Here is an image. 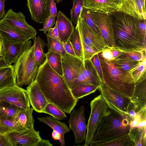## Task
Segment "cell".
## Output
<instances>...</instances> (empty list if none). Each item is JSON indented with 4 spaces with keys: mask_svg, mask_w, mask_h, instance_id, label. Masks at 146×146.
Instances as JSON below:
<instances>
[{
    "mask_svg": "<svg viewBox=\"0 0 146 146\" xmlns=\"http://www.w3.org/2000/svg\"><path fill=\"white\" fill-rule=\"evenodd\" d=\"M130 99L135 106L136 113L146 107V79L136 84Z\"/></svg>",
    "mask_w": 146,
    "mask_h": 146,
    "instance_id": "cell-22",
    "label": "cell"
},
{
    "mask_svg": "<svg viewBox=\"0 0 146 146\" xmlns=\"http://www.w3.org/2000/svg\"><path fill=\"white\" fill-rule=\"evenodd\" d=\"M0 100L4 101L24 109L30 107L26 90L16 85L0 91Z\"/></svg>",
    "mask_w": 146,
    "mask_h": 146,
    "instance_id": "cell-12",
    "label": "cell"
},
{
    "mask_svg": "<svg viewBox=\"0 0 146 146\" xmlns=\"http://www.w3.org/2000/svg\"><path fill=\"white\" fill-rule=\"evenodd\" d=\"M82 84L92 85L85 76L82 72L74 82L72 86V88Z\"/></svg>",
    "mask_w": 146,
    "mask_h": 146,
    "instance_id": "cell-46",
    "label": "cell"
},
{
    "mask_svg": "<svg viewBox=\"0 0 146 146\" xmlns=\"http://www.w3.org/2000/svg\"><path fill=\"white\" fill-rule=\"evenodd\" d=\"M56 23L59 39L62 42H66L73 33L75 27L72 22L61 11L58 12Z\"/></svg>",
    "mask_w": 146,
    "mask_h": 146,
    "instance_id": "cell-21",
    "label": "cell"
},
{
    "mask_svg": "<svg viewBox=\"0 0 146 146\" xmlns=\"http://www.w3.org/2000/svg\"><path fill=\"white\" fill-rule=\"evenodd\" d=\"M62 43L64 47L67 54L74 56H76L70 39L66 42H62Z\"/></svg>",
    "mask_w": 146,
    "mask_h": 146,
    "instance_id": "cell-49",
    "label": "cell"
},
{
    "mask_svg": "<svg viewBox=\"0 0 146 146\" xmlns=\"http://www.w3.org/2000/svg\"><path fill=\"white\" fill-rule=\"evenodd\" d=\"M146 128H140L136 127L131 128L128 134L135 146H146Z\"/></svg>",
    "mask_w": 146,
    "mask_h": 146,
    "instance_id": "cell-30",
    "label": "cell"
},
{
    "mask_svg": "<svg viewBox=\"0 0 146 146\" xmlns=\"http://www.w3.org/2000/svg\"><path fill=\"white\" fill-rule=\"evenodd\" d=\"M99 87L92 85L82 84L74 87L71 89L74 97L77 100L94 93Z\"/></svg>",
    "mask_w": 146,
    "mask_h": 146,
    "instance_id": "cell-29",
    "label": "cell"
},
{
    "mask_svg": "<svg viewBox=\"0 0 146 146\" xmlns=\"http://www.w3.org/2000/svg\"><path fill=\"white\" fill-rule=\"evenodd\" d=\"M101 34L108 48L114 46V42L112 23L109 14L92 11Z\"/></svg>",
    "mask_w": 146,
    "mask_h": 146,
    "instance_id": "cell-14",
    "label": "cell"
},
{
    "mask_svg": "<svg viewBox=\"0 0 146 146\" xmlns=\"http://www.w3.org/2000/svg\"><path fill=\"white\" fill-rule=\"evenodd\" d=\"M122 0H84L83 7L92 12L110 14L117 11Z\"/></svg>",
    "mask_w": 146,
    "mask_h": 146,
    "instance_id": "cell-17",
    "label": "cell"
},
{
    "mask_svg": "<svg viewBox=\"0 0 146 146\" xmlns=\"http://www.w3.org/2000/svg\"><path fill=\"white\" fill-rule=\"evenodd\" d=\"M98 89L109 108L127 115V110L131 102L130 98L109 88L102 82Z\"/></svg>",
    "mask_w": 146,
    "mask_h": 146,
    "instance_id": "cell-8",
    "label": "cell"
},
{
    "mask_svg": "<svg viewBox=\"0 0 146 146\" xmlns=\"http://www.w3.org/2000/svg\"><path fill=\"white\" fill-rule=\"evenodd\" d=\"M23 109L15 105L0 100V118L14 121Z\"/></svg>",
    "mask_w": 146,
    "mask_h": 146,
    "instance_id": "cell-25",
    "label": "cell"
},
{
    "mask_svg": "<svg viewBox=\"0 0 146 146\" xmlns=\"http://www.w3.org/2000/svg\"><path fill=\"white\" fill-rule=\"evenodd\" d=\"M27 129L17 122L13 120L0 118V134H5L14 131H19Z\"/></svg>",
    "mask_w": 146,
    "mask_h": 146,
    "instance_id": "cell-31",
    "label": "cell"
},
{
    "mask_svg": "<svg viewBox=\"0 0 146 146\" xmlns=\"http://www.w3.org/2000/svg\"><path fill=\"white\" fill-rule=\"evenodd\" d=\"M0 146H12L9 140L5 134H0Z\"/></svg>",
    "mask_w": 146,
    "mask_h": 146,
    "instance_id": "cell-52",
    "label": "cell"
},
{
    "mask_svg": "<svg viewBox=\"0 0 146 146\" xmlns=\"http://www.w3.org/2000/svg\"><path fill=\"white\" fill-rule=\"evenodd\" d=\"M0 36L7 40L15 42H25L32 38L2 20L0 21Z\"/></svg>",
    "mask_w": 146,
    "mask_h": 146,
    "instance_id": "cell-20",
    "label": "cell"
},
{
    "mask_svg": "<svg viewBox=\"0 0 146 146\" xmlns=\"http://www.w3.org/2000/svg\"><path fill=\"white\" fill-rule=\"evenodd\" d=\"M111 50L113 57L114 59L117 57L122 52L121 51L117 50Z\"/></svg>",
    "mask_w": 146,
    "mask_h": 146,
    "instance_id": "cell-58",
    "label": "cell"
},
{
    "mask_svg": "<svg viewBox=\"0 0 146 146\" xmlns=\"http://www.w3.org/2000/svg\"><path fill=\"white\" fill-rule=\"evenodd\" d=\"M4 53L3 47L2 42L1 40H0V57L3 56Z\"/></svg>",
    "mask_w": 146,
    "mask_h": 146,
    "instance_id": "cell-59",
    "label": "cell"
},
{
    "mask_svg": "<svg viewBox=\"0 0 146 146\" xmlns=\"http://www.w3.org/2000/svg\"><path fill=\"white\" fill-rule=\"evenodd\" d=\"M146 49L127 53L122 52L117 57L126 58L135 61H141L146 59Z\"/></svg>",
    "mask_w": 146,
    "mask_h": 146,
    "instance_id": "cell-41",
    "label": "cell"
},
{
    "mask_svg": "<svg viewBox=\"0 0 146 146\" xmlns=\"http://www.w3.org/2000/svg\"><path fill=\"white\" fill-rule=\"evenodd\" d=\"M52 138L54 140H59L61 137L60 135L57 133L53 130L52 135Z\"/></svg>",
    "mask_w": 146,
    "mask_h": 146,
    "instance_id": "cell-57",
    "label": "cell"
},
{
    "mask_svg": "<svg viewBox=\"0 0 146 146\" xmlns=\"http://www.w3.org/2000/svg\"><path fill=\"white\" fill-rule=\"evenodd\" d=\"M98 55L102 72V82L111 89L130 99L136 84L131 74L118 68L113 60H106L99 53Z\"/></svg>",
    "mask_w": 146,
    "mask_h": 146,
    "instance_id": "cell-4",
    "label": "cell"
},
{
    "mask_svg": "<svg viewBox=\"0 0 146 146\" xmlns=\"http://www.w3.org/2000/svg\"><path fill=\"white\" fill-rule=\"evenodd\" d=\"M1 20L24 32L32 39L36 37L37 33L36 29L28 23L25 16L22 12H15L11 9L8 10Z\"/></svg>",
    "mask_w": 146,
    "mask_h": 146,
    "instance_id": "cell-13",
    "label": "cell"
},
{
    "mask_svg": "<svg viewBox=\"0 0 146 146\" xmlns=\"http://www.w3.org/2000/svg\"><path fill=\"white\" fill-rule=\"evenodd\" d=\"M55 17H49L44 21L43 23V27L39 30L44 32V33L46 34L48 30L52 28L55 25L56 23Z\"/></svg>",
    "mask_w": 146,
    "mask_h": 146,
    "instance_id": "cell-44",
    "label": "cell"
},
{
    "mask_svg": "<svg viewBox=\"0 0 146 146\" xmlns=\"http://www.w3.org/2000/svg\"><path fill=\"white\" fill-rule=\"evenodd\" d=\"M127 112V115L131 119L135 116L136 113L135 112V107L134 104L131 102L128 107Z\"/></svg>",
    "mask_w": 146,
    "mask_h": 146,
    "instance_id": "cell-53",
    "label": "cell"
},
{
    "mask_svg": "<svg viewBox=\"0 0 146 146\" xmlns=\"http://www.w3.org/2000/svg\"><path fill=\"white\" fill-rule=\"evenodd\" d=\"M31 18L39 23H43L50 15V0H27Z\"/></svg>",
    "mask_w": 146,
    "mask_h": 146,
    "instance_id": "cell-18",
    "label": "cell"
},
{
    "mask_svg": "<svg viewBox=\"0 0 146 146\" xmlns=\"http://www.w3.org/2000/svg\"><path fill=\"white\" fill-rule=\"evenodd\" d=\"M35 79L38 83L48 103L65 113H70L78 100L73 96L63 76L51 67L46 58L39 66Z\"/></svg>",
    "mask_w": 146,
    "mask_h": 146,
    "instance_id": "cell-1",
    "label": "cell"
},
{
    "mask_svg": "<svg viewBox=\"0 0 146 146\" xmlns=\"http://www.w3.org/2000/svg\"><path fill=\"white\" fill-rule=\"evenodd\" d=\"M33 108L30 107L26 109H23L14 121L26 129H34L35 120L33 116Z\"/></svg>",
    "mask_w": 146,
    "mask_h": 146,
    "instance_id": "cell-27",
    "label": "cell"
},
{
    "mask_svg": "<svg viewBox=\"0 0 146 146\" xmlns=\"http://www.w3.org/2000/svg\"><path fill=\"white\" fill-rule=\"evenodd\" d=\"M49 17H57L58 14L54 0H50Z\"/></svg>",
    "mask_w": 146,
    "mask_h": 146,
    "instance_id": "cell-50",
    "label": "cell"
},
{
    "mask_svg": "<svg viewBox=\"0 0 146 146\" xmlns=\"http://www.w3.org/2000/svg\"><path fill=\"white\" fill-rule=\"evenodd\" d=\"M90 106L91 112L87 125L84 146H91L94 136L108 108L101 94L91 102Z\"/></svg>",
    "mask_w": 146,
    "mask_h": 146,
    "instance_id": "cell-6",
    "label": "cell"
},
{
    "mask_svg": "<svg viewBox=\"0 0 146 146\" xmlns=\"http://www.w3.org/2000/svg\"><path fill=\"white\" fill-rule=\"evenodd\" d=\"M98 54L95 55L92 58L91 60L98 73L102 82H103V77L102 72Z\"/></svg>",
    "mask_w": 146,
    "mask_h": 146,
    "instance_id": "cell-45",
    "label": "cell"
},
{
    "mask_svg": "<svg viewBox=\"0 0 146 146\" xmlns=\"http://www.w3.org/2000/svg\"><path fill=\"white\" fill-rule=\"evenodd\" d=\"M6 0H0V21L4 17L5 11L4 10Z\"/></svg>",
    "mask_w": 146,
    "mask_h": 146,
    "instance_id": "cell-54",
    "label": "cell"
},
{
    "mask_svg": "<svg viewBox=\"0 0 146 146\" xmlns=\"http://www.w3.org/2000/svg\"><path fill=\"white\" fill-rule=\"evenodd\" d=\"M12 146H52L49 140L42 139L39 132L34 129L14 131L5 134Z\"/></svg>",
    "mask_w": 146,
    "mask_h": 146,
    "instance_id": "cell-7",
    "label": "cell"
},
{
    "mask_svg": "<svg viewBox=\"0 0 146 146\" xmlns=\"http://www.w3.org/2000/svg\"><path fill=\"white\" fill-rule=\"evenodd\" d=\"M122 4L117 11L137 19H146L145 0H122Z\"/></svg>",
    "mask_w": 146,
    "mask_h": 146,
    "instance_id": "cell-19",
    "label": "cell"
},
{
    "mask_svg": "<svg viewBox=\"0 0 146 146\" xmlns=\"http://www.w3.org/2000/svg\"><path fill=\"white\" fill-rule=\"evenodd\" d=\"M48 31V33L46 34V35L52 38L59 39L56 23L54 27L49 29Z\"/></svg>",
    "mask_w": 146,
    "mask_h": 146,
    "instance_id": "cell-51",
    "label": "cell"
},
{
    "mask_svg": "<svg viewBox=\"0 0 146 146\" xmlns=\"http://www.w3.org/2000/svg\"><path fill=\"white\" fill-rule=\"evenodd\" d=\"M45 56L51 67L59 74L63 76L61 56L55 52H48L45 54Z\"/></svg>",
    "mask_w": 146,
    "mask_h": 146,
    "instance_id": "cell-32",
    "label": "cell"
},
{
    "mask_svg": "<svg viewBox=\"0 0 146 146\" xmlns=\"http://www.w3.org/2000/svg\"><path fill=\"white\" fill-rule=\"evenodd\" d=\"M1 40V37H0V40Z\"/></svg>",
    "mask_w": 146,
    "mask_h": 146,
    "instance_id": "cell-61",
    "label": "cell"
},
{
    "mask_svg": "<svg viewBox=\"0 0 146 146\" xmlns=\"http://www.w3.org/2000/svg\"><path fill=\"white\" fill-rule=\"evenodd\" d=\"M69 114V128L74 133L75 143L78 144L85 140L86 135L84 107L81 106L79 108L73 109Z\"/></svg>",
    "mask_w": 146,
    "mask_h": 146,
    "instance_id": "cell-11",
    "label": "cell"
},
{
    "mask_svg": "<svg viewBox=\"0 0 146 146\" xmlns=\"http://www.w3.org/2000/svg\"><path fill=\"white\" fill-rule=\"evenodd\" d=\"M146 107L137 113L134 117L130 122L131 128L136 127L141 120L146 118Z\"/></svg>",
    "mask_w": 146,
    "mask_h": 146,
    "instance_id": "cell-43",
    "label": "cell"
},
{
    "mask_svg": "<svg viewBox=\"0 0 146 146\" xmlns=\"http://www.w3.org/2000/svg\"><path fill=\"white\" fill-rule=\"evenodd\" d=\"M80 16L84 19L87 24L94 31L101 34L100 29L96 23L91 11L83 7Z\"/></svg>",
    "mask_w": 146,
    "mask_h": 146,
    "instance_id": "cell-38",
    "label": "cell"
},
{
    "mask_svg": "<svg viewBox=\"0 0 146 146\" xmlns=\"http://www.w3.org/2000/svg\"><path fill=\"white\" fill-rule=\"evenodd\" d=\"M96 146H135V143L131 139L128 134L116 139L110 141L96 144Z\"/></svg>",
    "mask_w": 146,
    "mask_h": 146,
    "instance_id": "cell-37",
    "label": "cell"
},
{
    "mask_svg": "<svg viewBox=\"0 0 146 146\" xmlns=\"http://www.w3.org/2000/svg\"><path fill=\"white\" fill-rule=\"evenodd\" d=\"M26 90L30 105L35 111L44 113V109L48 103L37 81L35 80L27 87Z\"/></svg>",
    "mask_w": 146,
    "mask_h": 146,
    "instance_id": "cell-16",
    "label": "cell"
},
{
    "mask_svg": "<svg viewBox=\"0 0 146 146\" xmlns=\"http://www.w3.org/2000/svg\"></svg>",
    "mask_w": 146,
    "mask_h": 146,
    "instance_id": "cell-62",
    "label": "cell"
},
{
    "mask_svg": "<svg viewBox=\"0 0 146 146\" xmlns=\"http://www.w3.org/2000/svg\"><path fill=\"white\" fill-rule=\"evenodd\" d=\"M33 39L34 55L37 63L39 66L44 62L46 58L45 53L44 52L45 43L39 36H36Z\"/></svg>",
    "mask_w": 146,
    "mask_h": 146,
    "instance_id": "cell-28",
    "label": "cell"
},
{
    "mask_svg": "<svg viewBox=\"0 0 146 146\" xmlns=\"http://www.w3.org/2000/svg\"><path fill=\"white\" fill-rule=\"evenodd\" d=\"M61 60L63 76L71 90L74 82L83 70V61L68 54L61 56Z\"/></svg>",
    "mask_w": 146,
    "mask_h": 146,
    "instance_id": "cell-10",
    "label": "cell"
},
{
    "mask_svg": "<svg viewBox=\"0 0 146 146\" xmlns=\"http://www.w3.org/2000/svg\"><path fill=\"white\" fill-rule=\"evenodd\" d=\"M146 118L142 119L139 122L136 126V127L140 128H146Z\"/></svg>",
    "mask_w": 146,
    "mask_h": 146,
    "instance_id": "cell-56",
    "label": "cell"
},
{
    "mask_svg": "<svg viewBox=\"0 0 146 146\" xmlns=\"http://www.w3.org/2000/svg\"><path fill=\"white\" fill-rule=\"evenodd\" d=\"M33 45L21 54L13 66L16 85L19 87L29 85L35 80L38 66L34 55Z\"/></svg>",
    "mask_w": 146,
    "mask_h": 146,
    "instance_id": "cell-5",
    "label": "cell"
},
{
    "mask_svg": "<svg viewBox=\"0 0 146 146\" xmlns=\"http://www.w3.org/2000/svg\"><path fill=\"white\" fill-rule=\"evenodd\" d=\"M76 56L83 61V52L81 38L76 26L70 38Z\"/></svg>",
    "mask_w": 146,
    "mask_h": 146,
    "instance_id": "cell-36",
    "label": "cell"
},
{
    "mask_svg": "<svg viewBox=\"0 0 146 146\" xmlns=\"http://www.w3.org/2000/svg\"><path fill=\"white\" fill-rule=\"evenodd\" d=\"M46 36L48 52H55L61 56H65L67 54L64 47L62 42L59 39L52 38L47 35Z\"/></svg>",
    "mask_w": 146,
    "mask_h": 146,
    "instance_id": "cell-33",
    "label": "cell"
},
{
    "mask_svg": "<svg viewBox=\"0 0 146 146\" xmlns=\"http://www.w3.org/2000/svg\"><path fill=\"white\" fill-rule=\"evenodd\" d=\"M113 60L114 64L118 68L126 72L136 67L139 62L123 57H117Z\"/></svg>",
    "mask_w": 146,
    "mask_h": 146,
    "instance_id": "cell-35",
    "label": "cell"
},
{
    "mask_svg": "<svg viewBox=\"0 0 146 146\" xmlns=\"http://www.w3.org/2000/svg\"><path fill=\"white\" fill-rule=\"evenodd\" d=\"M131 119L108 107L94 136L91 146L107 142L128 134Z\"/></svg>",
    "mask_w": 146,
    "mask_h": 146,
    "instance_id": "cell-3",
    "label": "cell"
},
{
    "mask_svg": "<svg viewBox=\"0 0 146 146\" xmlns=\"http://www.w3.org/2000/svg\"><path fill=\"white\" fill-rule=\"evenodd\" d=\"M81 41L83 52V62L85 60H91L95 55L99 53L81 40Z\"/></svg>",
    "mask_w": 146,
    "mask_h": 146,
    "instance_id": "cell-42",
    "label": "cell"
},
{
    "mask_svg": "<svg viewBox=\"0 0 146 146\" xmlns=\"http://www.w3.org/2000/svg\"><path fill=\"white\" fill-rule=\"evenodd\" d=\"M62 0H54V1L57 3L60 2Z\"/></svg>",
    "mask_w": 146,
    "mask_h": 146,
    "instance_id": "cell-60",
    "label": "cell"
},
{
    "mask_svg": "<svg viewBox=\"0 0 146 146\" xmlns=\"http://www.w3.org/2000/svg\"><path fill=\"white\" fill-rule=\"evenodd\" d=\"M100 55L104 59L108 61L113 60L112 50L110 48H107L99 53Z\"/></svg>",
    "mask_w": 146,
    "mask_h": 146,
    "instance_id": "cell-48",
    "label": "cell"
},
{
    "mask_svg": "<svg viewBox=\"0 0 146 146\" xmlns=\"http://www.w3.org/2000/svg\"><path fill=\"white\" fill-rule=\"evenodd\" d=\"M83 64L82 73L92 85L99 87L102 81L91 60H84Z\"/></svg>",
    "mask_w": 146,
    "mask_h": 146,
    "instance_id": "cell-26",
    "label": "cell"
},
{
    "mask_svg": "<svg viewBox=\"0 0 146 146\" xmlns=\"http://www.w3.org/2000/svg\"><path fill=\"white\" fill-rule=\"evenodd\" d=\"M146 59L139 61L137 65L129 70L135 81V84L146 79Z\"/></svg>",
    "mask_w": 146,
    "mask_h": 146,
    "instance_id": "cell-34",
    "label": "cell"
},
{
    "mask_svg": "<svg viewBox=\"0 0 146 146\" xmlns=\"http://www.w3.org/2000/svg\"><path fill=\"white\" fill-rule=\"evenodd\" d=\"M37 119L41 122L44 123L52 128L53 130L58 133L61 136L59 140L61 146L65 145L64 135L70 131L69 128L64 122H61L51 116L38 117Z\"/></svg>",
    "mask_w": 146,
    "mask_h": 146,
    "instance_id": "cell-23",
    "label": "cell"
},
{
    "mask_svg": "<svg viewBox=\"0 0 146 146\" xmlns=\"http://www.w3.org/2000/svg\"><path fill=\"white\" fill-rule=\"evenodd\" d=\"M44 113L51 115L59 120H62L66 117L65 113L53 104L48 103L46 106Z\"/></svg>",
    "mask_w": 146,
    "mask_h": 146,
    "instance_id": "cell-39",
    "label": "cell"
},
{
    "mask_svg": "<svg viewBox=\"0 0 146 146\" xmlns=\"http://www.w3.org/2000/svg\"><path fill=\"white\" fill-rule=\"evenodd\" d=\"M84 0H73V7L70 10V20L76 24L83 7Z\"/></svg>",
    "mask_w": 146,
    "mask_h": 146,
    "instance_id": "cell-40",
    "label": "cell"
},
{
    "mask_svg": "<svg viewBox=\"0 0 146 146\" xmlns=\"http://www.w3.org/2000/svg\"><path fill=\"white\" fill-rule=\"evenodd\" d=\"M1 38L4 48L3 56L9 65L14 64L21 54L31 46V40L25 42H15Z\"/></svg>",
    "mask_w": 146,
    "mask_h": 146,
    "instance_id": "cell-15",
    "label": "cell"
},
{
    "mask_svg": "<svg viewBox=\"0 0 146 146\" xmlns=\"http://www.w3.org/2000/svg\"><path fill=\"white\" fill-rule=\"evenodd\" d=\"M109 14L114 42V47L111 49L125 53L146 49V44L140 33L136 19L119 11Z\"/></svg>",
    "mask_w": 146,
    "mask_h": 146,
    "instance_id": "cell-2",
    "label": "cell"
},
{
    "mask_svg": "<svg viewBox=\"0 0 146 146\" xmlns=\"http://www.w3.org/2000/svg\"><path fill=\"white\" fill-rule=\"evenodd\" d=\"M76 26L84 43L99 52L108 48L101 35L94 31L80 16Z\"/></svg>",
    "mask_w": 146,
    "mask_h": 146,
    "instance_id": "cell-9",
    "label": "cell"
},
{
    "mask_svg": "<svg viewBox=\"0 0 146 146\" xmlns=\"http://www.w3.org/2000/svg\"><path fill=\"white\" fill-rule=\"evenodd\" d=\"M137 21L139 30L143 41L146 43V19H137Z\"/></svg>",
    "mask_w": 146,
    "mask_h": 146,
    "instance_id": "cell-47",
    "label": "cell"
},
{
    "mask_svg": "<svg viewBox=\"0 0 146 146\" xmlns=\"http://www.w3.org/2000/svg\"><path fill=\"white\" fill-rule=\"evenodd\" d=\"M10 65L3 56L0 57V69Z\"/></svg>",
    "mask_w": 146,
    "mask_h": 146,
    "instance_id": "cell-55",
    "label": "cell"
},
{
    "mask_svg": "<svg viewBox=\"0 0 146 146\" xmlns=\"http://www.w3.org/2000/svg\"><path fill=\"white\" fill-rule=\"evenodd\" d=\"M16 85L13 66L10 65L0 69V91Z\"/></svg>",
    "mask_w": 146,
    "mask_h": 146,
    "instance_id": "cell-24",
    "label": "cell"
}]
</instances>
